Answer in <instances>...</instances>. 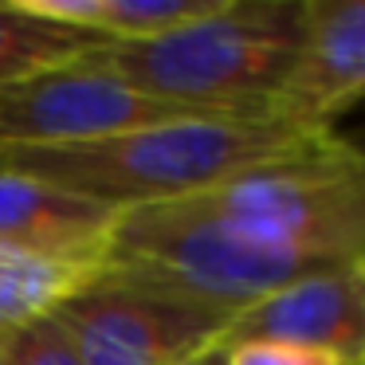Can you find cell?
Wrapping results in <instances>:
<instances>
[{
	"instance_id": "cell-10",
	"label": "cell",
	"mask_w": 365,
	"mask_h": 365,
	"mask_svg": "<svg viewBox=\"0 0 365 365\" xmlns=\"http://www.w3.org/2000/svg\"><path fill=\"white\" fill-rule=\"evenodd\" d=\"M91 275L95 271L63 267V263H48L36 255L12 252V247H0V334L51 314Z\"/></svg>"
},
{
	"instance_id": "cell-5",
	"label": "cell",
	"mask_w": 365,
	"mask_h": 365,
	"mask_svg": "<svg viewBox=\"0 0 365 365\" xmlns=\"http://www.w3.org/2000/svg\"><path fill=\"white\" fill-rule=\"evenodd\" d=\"M181 118H244L161 103L130 87L95 51L0 87V145H75Z\"/></svg>"
},
{
	"instance_id": "cell-8",
	"label": "cell",
	"mask_w": 365,
	"mask_h": 365,
	"mask_svg": "<svg viewBox=\"0 0 365 365\" xmlns=\"http://www.w3.org/2000/svg\"><path fill=\"white\" fill-rule=\"evenodd\" d=\"M122 208L48 181L0 173V247L79 271H98Z\"/></svg>"
},
{
	"instance_id": "cell-3",
	"label": "cell",
	"mask_w": 365,
	"mask_h": 365,
	"mask_svg": "<svg viewBox=\"0 0 365 365\" xmlns=\"http://www.w3.org/2000/svg\"><path fill=\"white\" fill-rule=\"evenodd\" d=\"M177 205L232 236L322 267L365 259V153L346 138L318 158L255 169Z\"/></svg>"
},
{
	"instance_id": "cell-14",
	"label": "cell",
	"mask_w": 365,
	"mask_h": 365,
	"mask_svg": "<svg viewBox=\"0 0 365 365\" xmlns=\"http://www.w3.org/2000/svg\"><path fill=\"white\" fill-rule=\"evenodd\" d=\"M357 365H365V354H361V361H357Z\"/></svg>"
},
{
	"instance_id": "cell-11",
	"label": "cell",
	"mask_w": 365,
	"mask_h": 365,
	"mask_svg": "<svg viewBox=\"0 0 365 365\" xmlns=\"http://www.w3.org/2000/svg\"><path fill=\"white\" fill-rule=\"evenodd\" d=\"M0 365H79V354L51 310L36 322L0 334Z\"/></svg>"
},
{
	"instance_id": "cell-4",
	"label": "cell",
	"mask_w": 365,
	"mask_h": 365,
	"mask_svg": "<svg viewBox=\"0 0 365 365\" xmlns=\"http://www.w3.org/2000/svg\"><path fill=\"white\" fill-rule=\"evenodd\" d=\"M79 365H185L224 349L232 318L98 267L56 307Z\"/></svg>"
},
{
	"instance_id": "cell-7",
	"label": "cell",
	"mask_w": 365,
	"mask_h": 365,
	"mask_svg": "<svg viewBox=\"0 0 365 365\" xmlns=\"http://www.w3.org/2000/svg\"><path fill=\"white\" fill-rule=\"evenodd\" d=\"M365 95V0H302V48L275 114L330 126Z\"/></svg>"
},
{
	"instance_id": "cell-1",
	"label": "cell",
	"mask_w": 365,
	"mask_h": 365,
	"mask_svg": "<svg viewBox=\"0 0 365 365\" xmlns=\"http://www.w3.org/2000/svg\"><path fill=\"white\" fill-rule=\"evenodd\" d=\"M338 142L334 126L283 114L181 118L75 145H0V173L36 177L114 208H142L197 197L255 169L318 158Z\"/></svg>"
},
{
	"instance_id": "cell-12",
	"label": "cell",
	"mask_w": 365,
	"mask_h": 365,
	"mask_svg": "<svg viewBox=\"0 0 365 365\" xmlns=\"http://www.w3.org/2000/svg\"><path fill=\"white\" fill-rule=\"evenodd\" d=\"M220 365H341L338 357L283 341H232L220 349Z\"/></svg>"
},
{
	"instance_id": "cell-9",
	"label": "cell",
	"mask_w": 365,
	"mask_h": 365,
	"mask_svg": "<svg viewBox=\"0 0 365 365\" xmlns=\"http://www.w3.org/2000/svg\"><path fill=\"white\" fill-rule=\"evenodd\" d=\"M98 43H103L98 36L28 16L16 0L12 4H0V87L4 83H16V79H28V75H40L48 67L83 59Z\"/></svg>"
},
{
	"instance_id": "cell-6",
	"label": "cell",
	"mask_w": 365,
	"mask_h": 365,
	"mask_svg": "<svg viewBox=\"0 0 365 365\" xmlns=\"http://www.w3.org/2000/svg\"><path fill=\"white\" fill-rule=\"evenodd\" d=\"M232 341H283L357 365L365 354V259L302 275L240 310L224 346Z\"/></svg>"
},
{
	"instance_id": "cell-13",
	"label": "cell",
	"mask_w": 365,
	"mask_h": 365,
	"mask_svg": "<svg viewBox=\"0 0 365 365\" xmlns=\"http://www.w3.org/2000/svg\"><path fill=\"white\" fill-rule=\"evenodd\" d=\"M185 365H220V349H212V354H200V357H192V361H185Z\"/></svg>"
},
{
	"instance_id": "cell-2",
	"label": "cell",
	"mask_w": 365,
	"mask_h": 365,
	"mask_svg": "<svg viewBox=\"0 0 365 365\" xmlns=\"http://www.w3.org/2000/svg\"><path fill=\"white\" fill-rule=\"evenodd\" d=\"M302 0H224L212 16L142 43H98L118 79L208 114H275L299 63Z\"/></svg>"
}]
</instances>
